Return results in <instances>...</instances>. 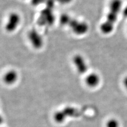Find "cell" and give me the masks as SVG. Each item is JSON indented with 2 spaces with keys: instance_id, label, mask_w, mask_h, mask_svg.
I'll return each mask as SVG.
<instances>
[{
  "instance_id": "obj_1",
  "label": "cell",
  "mask_w": 127,
  "mask_h": 127,
  "mask_svg": "<svg viewBox=\"0 0 127 127\" xmlns=\"http://www.w3.org/2000/svg\"><path fill=\"white\" fill-rule=\"evenodd\" d=\"M84 113V111L71 106H67L54 114L55 120L58 123L64 122L67 118H77Z\"/></svg>"
},
{
  "instance_id": "obj_2",
  "label": "cell",
  "mask_w": 127,
  "mask_h": 127,
  "mask_svg": "<svg viewBox=\"0 0 127 127\" xmlns=\"http://www.w3.org/2000/svg\"><path fill=\"white\" fill-rule=\"evenodd\" d=\"M21 18L20 14L15 12H11L8 15L4 28L6 32L12 33L17 29L21 23Z\"/></svg>"
},
{
  "instance_id": "obj_3",
  "label": "cell",
  "mask_w": 127,
  "mask_h": 127,
  "mask_svg": "<svg viewBox=\"0 0 127 127\" xmlns=\"http://www.w3.org/2000/svg\"><path fill=\"white\" fill-rule=\"evenodd\" d=\"M27 37L31 46L35 49L41 48L44 44L42 36L36 29L30 30L28 32Z\"/></svg>"
},
{
  "instance_id": "obj_4",
  "label": "cell",
  "mask_w": 127,
  "mask_h": 127,
  "mask_svg": "<svg viewBox=\"0 0 127 127\" xmlns=\"http://www.w3.org/2000/svg\"><path fill=\"white\" fill-rule=\"evenodd\" d=\"M73 63L78 72L83 74L85 73L88 68L86 61L82 56L80 55H76L73 58Z\"/></svg>"
},
{
  "instance_id": "obj_5",
  "label": "cell",
  "mask_w": 127,
  "mask_h": 127,
  "mask_svg": "<svg viewBox=\"0 0 127 127\" xmlns=\"http://www.w3.org/2000/svg\"><path fill=\"white\" fill-rule=\"evenodd\" d=\"M69 25L74 32L77 34H84L88 30V26L85 22H79L73 19H71Z\"/></svg>"
},
{
  "instance_id": "obj_6",
  "label": "cell",
  "mask_w": 127,
  "mask_h": 127,
  "mask_svg": "<svg viewBox=\"0 0 127 127\" xmlns=\"http://www.w3.org/2000/svg\"><path fill=\"white\" fill-rule=\"evenodd\" d=\"M39 21L42 25H51L54 21V16L52 9L46 8V9L42 10L40 16Z\"/></svg>"
},
{
  "instance_id": "obj_7",
  "label": "cell",
  "mask_w": 127,
  "mask_h": 127,
  "mask_svg": "<svg viewBox=\"0 0 127 127\" xmlns=\"http://www.w3.org/2000/svg\"><path fill=\"white\" fill-rule=\"evenodd\" d=\"M86 84L90 87H95L100 82V78L96 73H91L87 75L85 80Z\"/></svg>"
},
{
  "instance_id": "obj_8",
  "label": "cell",
  "mask_w": 127,
  "mask_h": 127,
  "mask_svg": "<svg viewBox=\"0 0 127 127\" xmlns=\"http://www.w3.org/2000/svg\"><path fill=\"white\" fill-rule=\"evenodd\" d=\"M18 75L17 71L14 70H10L5 74L4 76V81L7 84H14L17 81Z\"/></svg>"
},
{
  "instance_id": "obj_9",
  "label": "cell",
  "mask_w": 127,
  "mask_h": 127,
  "mask_svg": "<svg viewBox=\"0 0 127 127\" xmlns=\"http://www.w3.org/2000/svg\"><path fill=\"white\" fill-rule=\"evenodd\" d=\"M123 9V3L121 0H111L109 4V11L119 14Z\"/></svg>"
},
{
  "instance_id": "obj_10",
  "label": "cell",
  "mask_w": 127,
  "mask_h": 127,
  "mask_svg": "<svg viewBox=\"0 0 127 127\" xmlns=\"http://www.w3.org/2000/svg\"><path fill=\"white\" fill-rule=\"evenodd\" d=\"M114 24L106 20L102 23L100 26V30L103 33L105 34L111 33L114 30Z\"/></svg>"
},
{
  "instance_id": "obj_11",
  "label": "cell",
  "mask_w": 127,
  "mask_h": 127,
  "mask_svg": "<svg viewBox=\"0 0 127 127\" xmlns=\"http://www.w3.org/2000/svg\"><path fill=\"white\" fill-rule=\"evenodd\" d=\"M118 19V14L109 11L106 15V21H109L111 23L114 24L116 22Z\"/></svg>"
},
{
  "instance_id": "obj_12",
  "label": "cell",
  "mask_w": 127,
  "mask_h": 127,
  "mask_svg": "<svg viewBox=\"0 0 127 127\" xmlns=\"http://www.w3.org/2000/svg\"><path fill=\"white\" fill-rule=\"evenodd\" d=\"M71 19L68 14H63L60 18V22L63 25H69Z\"/></svg>"
},
{
  "instance_id": "obj_13",
  "label": "cell",
  "mask_w": 127,
  "mask_h": 127,
  "mask_svg": "<svg viewBox=\"0 0 127 127\" xmlns=\"http://www.w3.org/2000/svg\"><path fill=\"white\" fill-rule=\"evenodd\" d=\"M106 127H119V123L116 119H110L107 122Z\"/></svg>"
},
{
  "instance_id": "obj_14",
  "label": "cell",
  "mask_w": 127,
  "mask_h": 127,
  "mask_svg": "<svg viewBox=\"0 0 127 127\" xmlns=\"http://www.w3.org/2000/svg\"><path fill=\"white\" fill-rule=\"evenodd\" d=\"M46 0H31V4L34 6L40 5L45 3Z\"/></svg>"
},
{
  "instance_id": "obj_15",
  "label": "cell",
  "mask_w": 127,
  "mask_h": 127,
  "mask_svg": "<svg viewBox=\"0 0 127 127\" xmlns=\"http://www.w3.org/2000/svg\"><path fill=\"white\" fill-rule=\"evenodd\" d=\"M122 12L124 13L125 17H127V6L122 9Z\"/></svg>"
},
{
  "instance_id": "obj_16",
  "label": "cell",
  "mask_w": 127,
  "mask_h": 127,
  "mask_svg": "<svg viewBox=\"0 0 127 127\" xmlns=\"http://www.w3.org/2000/svg\"><path fill=\"white\" fill-rule=\"evenodd\" d=\"M59 1L62 3L67 4V3H69L71 1V0H59Z\"/></svg>"
},
{
  "instance_id": "obj_17",
  "label": "cell",
  "mask_w": 127,
  "mask_h": 127,
  "mask_svg": "<svg viewBox=\"0 0 127 127\" xmlns=\"http://www.w3.org/2000/svg\"><path fill=\"white\" fill-rule=\"evenodd\" d=\"M124 86L126 87V90H127V76L126 77L124 80Z\"/></svg>"
},
{
  "instance_id": "obj_18",
  "label": "cell",
  "mask_w": 127,
  "mask_h": 127,
  "mask_svg": "<svg viewBox=\"0 0 127 127\" xmlns=\"http://www.w3.org/2000/svg\"><path fill=\"white\" fill-rule=\"evenodd\" d=\"M3 119L1 115H0V125L2 124V123L3 122Z\"/></svg>"
}]
</instances>
